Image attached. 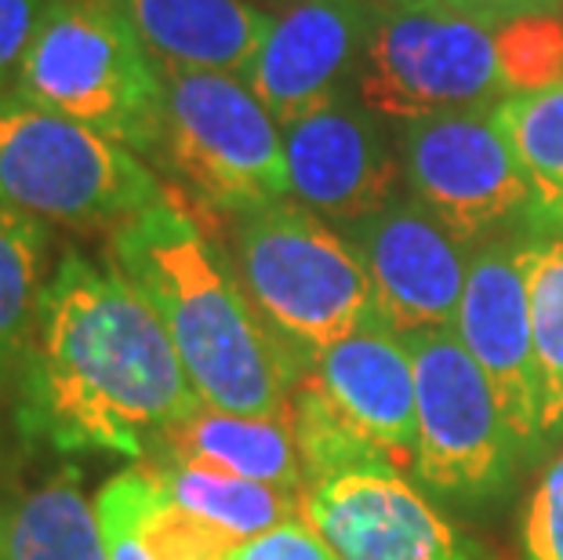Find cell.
<instances>
[{"label":"cell","instance_id":"1","mask_svg":"<svg viewBox=\"0 0 563 560\" xmlns=\"http://www.w3.org/2000/svg\"><path fill=\"white\" fill-rule=\"evenodd\" d=\"M164 320L121 270L66 248L47 277L37 336L15 383L26 444L63 455L150 459L200 411Z\"/></svg>","mask_w":563,"mask_h":560},{"label":"cell","instance_id":"2","mask_svg":"<svg viewBox=\"0 0 563 560\" xmlns=\"http://www.w3.org/2000/svg\"><path fill=\"white\" fill-rule=\"evenodd\" d=\"M110 259L157 309L203 404L251 419H287L306 364L266 328L233 259L172 189L117 226Z\"/></svg>","mask_w":563,"mask_h":560},{"label":"cell","instance_id":"3","mask_svg":"<svg viewBox=\"0 0 563 560\" xmlns=\"http://www.w3.org/2000/svg\"><path fill=\"white\" fill-rule=\"evenodd\" d=\"M15 95L157 157L164 139V69L121 0H52L22 55Z\"/></svg>","mask_w":563,"mask_h":560},{"label":"cell","instance_id":"4","mask_svg":"<svg viewBox=\"0 0 563 560\" xmlns=\"http://www.w3.org/2000/svg\"><path fill=\"white\" fill-rule=\"evenodd\" d=\"M230 259L251 306L302 364L356 331L389 328L353 244L302 205L236 216Z\"/></svg>","mask_w":563,"mask_h":560},{"label":"cell","instance_id":"5","mask_svg":"<svg viewBox=\"0 0 563 560\" xmlns=\"http://www.w3.org/2000/svg\"><path fill=\"white\" fill-rule=\"evenodd\" d=\"M161 197L139 153L0 91V205L74 230H117Z\"/></svg>","mask_w":563,"mask_h":560},{"label":"cell","instance_id":"6","mask_svg":"<svg viewBox=\"0 0 563 560\" xmlns=\"http://www.w3.org/2000/svg\"><path fill=\"white\" fill-rule=\"evenodd\" d=\"M164 168L219 216L291 200L284 128L241 77L164 69Z\"/></svg>","mask_w":563,"mask_h":560},{"label":"cell","instance_id":"7","mask_svg":"<svg viewBox=\"0 0 563 560\" xmlns=\"http://www.w3.org/2000/svg\"><path fill=\"white\" fill-rule=\"evenodd\" d=\"M404 345L415 367L418 484L459 506L495 503L517 481L523 459L484 372L454 328L411 331Z\"/></svg>","mask_w":563,"mask_h":560},{"label":"cell","instance_id":"8","mask_svg":"<svg viewBox=\"0 0 563 560\" xmlns=\"http://www.w3.org/2000/svg\"><path fill=\"white\" fill-rule=\"evenodd\" d=\"M356 95L371 113L400 124L495 110L506 99L495 30L437 0L378 4Z\"/></svg>","mask_w":563,"mask_h":560},{"label":"cell","instance_id":"9","mask_svg":"<svg viewBox=\"0 0 563 560\" xmlns=\"http://www.w3.org/2000/svg\"><path fill=\"white\" fill-rule=\"evenodd\" d=\"M404 183L465 248L538 237L531 186L490 110L440 113L404 124Z\"/></svg>","mask_w":563,"mask_h":560},{"label":"cell","instance_id":"10","mask_svg":"<svg viewBox=\"0 0 563 560\" xmlns=\"http://www.w3.org/2000/svg\"><path fill=\"white\" fill-rule=\"evenodd\" d=\"M342 237L361 255L386 325L397 336L454 328L470 273V248L411 194L345 222Z\"/></svg>","mask_w":563,"mask_h":560},{"label":"cell","instance_id":"11","mask_svg":"<svg viewBox=\"0 0 563 560\" xmlns=\"http://www.w3.org/2000/svg\"><path fill=\"white\" fill-rule=\"evenodd\" d=\"M523 241H512V237L487 241L470 255V273H465V292L454 331H459L476 367L484 372L501 408V419H506L527 466V462H534V455L545 451V437L542 415H538V372L523 273Z\"/></svg>","mask_w":563,"mask_h":560},{"label":"cell","instance_id":"12","mask_svg":"<svg viewBox=\"0 0 563 560\" xmlns=\"http://www.w3.org/2000/svg\"><path fill=\"white\" fill-rule=\"evenodd\" d=\"M378 4L371 0H298L273 19L244 85L280 128L361 85Z\"/></svg>","mask_w":563,"mask_h":560},{"label":"cell","instance_id":"13","mask_svg":"<svg viewBox=\"0 0 563 560\" xmlns=\"http://www.w3.org/2000/svg\"><path fill=\"white\" fill-rule=\"evenodd\" d=\"M302 514L342 560H487L397 470H350L309 484Z\"/></svg>","mask_w":563,"mask_h":560},{"label":"cell","instance_id":"14","mask_svg":"<svg viewBox=\"0 0 563 560\" xmlns=\"http://www.w3.org/2000/svg\"><path fill=\"white\" fill-rule=\"evenodd\" d=\"M284 153L291 197L320 219L345 226L400 197V153L361 95L284 124Z\"/></svg>","mask_w":563,"mask_h":560},{"label":"cell","instance_id":"15","mask_svg":"<svg viewBox=\"0 0 563 560\" xmlns=\"http://www.w3.org/2000/svg\"><path fill=\"white\" fill-rule=\"evenodd\" d=\"M306 375L375 455L386 459L397 473L415 476L418 400L404 336L393 328L356 331L313 356Z\"/></svg>","mask_w":563,"mask_h":560},{"label":"cell","instance_id":"16","mask_svg":"<svg viewBox=\"0 0 563 560\" xmlns=\"http://www.w3.org/2000/svg\"><path fill=\"white\" fill-rule=\"evenodd\" d=\"M121 8L161 69L241 80L277 19L251 0H121Z\"/></svg>","mask_w":563,"mask_h":560},{"label":"cell","instance_id":"17","mask_svg":"<svg viewBox=\"0 0 563 560\" xmlns=\"http://www.w3.org/2000/svg\"><path fill=\"white\" fill-rule=\"evenodd\" d=\"M150 459L189 462V466L241 476L277 492L306 498V470L298 455L291 422L287 419H251L203 404L167 433ZM146 459V462H150Z\"/></svg>","mask_w":563,"mask_h":560},{"label":"cell","instance_id":"18","mask_svg":"<svg viewBox=\"0 0 563 560\" xmlns=\"http://www.w3.org/2000/svg\"><path fill=\"white\" fill-rule=\"evenodd\" d=\"M0 560H110L99 506L77 470L33 487L0 484Z\"/></svg>","mask_w":563,"mask_h":560},{"label":"cell","instance_id":"19","mask_svg":"<svg viewBox=\"0 0 563 560\" xmlns=\"http://www.w3.org/2000/svg\"><path fill=\"white\" fill-rule=\"evenodd\" d=\"M52 230L44 219L0 205V400L15 393L37 336L41 299L52 277Z\"/></svg>","mask_w":563,"mask_h":560},{"label":"cell","instance_id":"20","mask_svg":"<svg viewBox=\"0 0 563 560\" xmlns=\"http://www.w3.org/2000/svg\"><path fill=\"white\" fill-rule=\"evenodd\" d=\"M146 470L157 476L161 487L178 506H186L189 514L208 520L211 528H219L233 542H247L284 520L302 517L306 498L255 481H241V476H225L172 459H150Z\"/></svg>","mask_w":563,"mask_h":560},{"label":"cell","instance_id":"21","mask_svg":"<svg viewBox=\"0 0 563 560\" xmlns=\"http://www.w3.org/2000/svg\"><path fill=\"white\" fill-rule=\"evenodd\" d=\"M490 117L531 186L538 237H563V80L545 91L509 95Z\"/></svg>","mask_w":563,"mask_h":560},{"label":"cell","instance_id":"22","mask_svg":"<svg viewBox=\"0 0 563 560\" xmlns=\"http://www.w3.org/2000/svg\"><path fill=\"white\" fill-rule=\"evenodd\" d=\"M523 273L531 303L538 415L549 448L563 437V237H527Z\"/></svg>","mask_w":563,"mask_h":560},{"label":"cell","instance_id":"23","mask_svg":"<svg viewBox=\"0 0 563 560\" xmlns=\"http://www.w3.org/2000/svg\"><path fill=\"white\" fill-rule=\"evenodd\" d=\"M287 422H291L298 455H302L306 484L328 481V476L350 473V470H393L386 459L375 455V451L342 422V415L331 408V400L323 397L320 386L306 372L291 389Z\"/></svg>","mask_w":563,"mask_h":560},{"label":"cell","instance_id":"24","mask_svg":"<svg viewBox=\"0 0 563 560\" xmlns=\"http://www.w3.org/2000/svg\"><path fill=\"white\" fill-rule=\"evenodd\" d=\"M495 58L509 95L545 91L563 80V15H527L495 30Z\"/></svg>","mask_w":563,"mask_h":560},{"label":"cell","instance_id":"25","mask_svg":"<svg viewBox=\"0 0 563 560\" xmlns=\"http://www.w3.org/2000/svg\"><path fill=\"white\" fill-rule=\"evenodd\" d=\"M520 560H563V451L542 470L523 506Z\"/></svg>","mask_w":563,"mask_h":560},{"label":"cell","instance_id":"26","mask_svg":"<svg viewBox=\"0 0 563 560\" xmlns=\"http://www.w3.org/2000/svg\"><path fill=\"white\" fill-rule=\"evenodd\" d=\"M225 560H342V557L331 550L328 539L302 514L255 535V539L236 542L225 553Z\"/></svg>","mask_w":563,"mask_h":560},{"label":"cell","instance_id":"27","mask_svg":"<svg viewBox=\"0 0 563 560\" xmlns=\"http://www.w3.org/2000/svg\"><path fill=\"white\" fill-rule=\"evenodd\" d=\"M47 4L52 0H0V85L19 74Z\"/></svg>","mask_w":563,"mask_h":560},{"label":"cell","instance_id":"28","mask_svg":"<svg viewBox=\"0 0 563 560\" xmlns=\"http://www.w3.org/2000/svg\"><path fill=\"white\" fill-rule=\"evenodd\" d=\"M437 4L459 11V15H470L484 26L498 30L512 19H527V15H560L563 0H437Z\"/></svg>","mask_w":563,"mask_h":560},{"label":"cell","instance_id":"29","mask_svg":"<svg viewBox=\"0 0 563 560\" xmlns=\"http://www.w3.org/2000/svg\"><path fill=\"white\" fill-rule=\"evenodd\" d=\"M95 506H99L102 517V531H106V550H110V560H153L150 550L142 546V539L131 528V520L117 509L113 503L95 495Z\"/></svg>","mask_w":563,"mask_h":560},{"label":"cell","instance_id":"30","mask_svg":"<svg viewBox=\"0 0 563 560\" xmlns=\"http://www.w3.org/2000/svg\"><path fill=\"white\" fill-rule=\"evenodd\" d=\"M386 4H422V0H386Z\"/></svg>","mask_w":563,"mask_h":560},{"label":"cell","instance_id":"31","mask_svg":"<svg viewBox=\"0 0 563 560\" xmlns=\"http://www.w3.org/2000/svg\"><path fill=\"white\" fill-rule=\"evenodd\" d=\"M273 4H284V8H291V4H298V0H273Z\"/></svg>","mask_w":563,"mask_h":560}]
</instances>
